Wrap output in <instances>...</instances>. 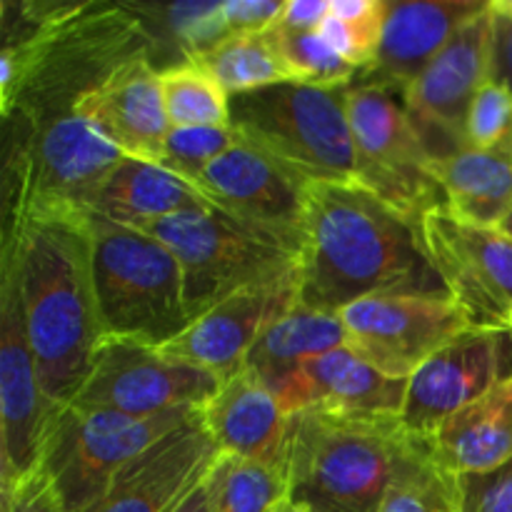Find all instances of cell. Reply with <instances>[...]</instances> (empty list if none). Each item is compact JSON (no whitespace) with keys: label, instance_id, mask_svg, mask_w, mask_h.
<instances>
[{"label":"cell","instance_id":"obj_1","mask_svg":"<svg viewBox=\"0 0 512 512\" xmlns=\"http://www.w3.org/2000/svg\"><path fill=\"white\" fill-rule=\"evenodd\" d=\"M388 293H445L420 218L358 180H310L298 303L340 313Z\"/></svg>","mask_w":512,"mask_h":512},{"label":"cell","instance_id":"obj_2","mask_svg":"<svg viewBox=\"0 0 512 512\" xmlns=\"http://www.w3.org/2000/svg\"><path fill=\"white\" fill-rule=\"evenodd\" d=\"M3 253L18 273L40 385L53 405L78 398L103 340L93 290L88 215L30 213L3 223Z\"/></svg>","mask_w":512,"mask_h":512},{"label":"cell","instance_id":"obj_3","mask_svg":"<svg viewBox=\"0 0 512 512\" xmlns=\"http://www.w3.org/2000/svg\"><path fill=\"white\" fill-rule=\"evenodd\" d=\"M413 440L400 418L300 410L283 460L288 500L310 512H383Z\"/></svg>","mask_w":512,"mask_h":512},{"label":"cell","instance_id":"obj_4","mask_svg":"<svg viewBox=\"0 0 512 512\" xmlns=\"http://www.w3.org/2000/svg\"><path fill=\"white\" fill-rule=\"evenodd\" d=\"M93 290L103 338L163 348L190 325L183 270L165 243L143 230L90 218Z\"/></svg>","mask_w":512,"mask_h":512},{"label":"cell","instance_id":"obj_5","mask_svg":"<svg viewBox=\"0 0 512 512\" xmlns=\"http://www.w3.org/2000/svg\"><path fill=\"white\" fill-rule=\"evenodd\" d=\"M143 233L168 245L178 258L190 323L238 290L295 270L303 248L298 240L213 203L158 220Z\"/></svg>","mask_w":512,"mask_h":512},{"label":"cell","instance_id":"obj_6","mask_svg":"<svg viewBox=\"0 0 512 512\" xmlns=\"http://www.w3.org/2000/svg\"><path fill=\"white\" fill-rule=\"evenodd\" d=\"M230 125L305 180H358L348 88L278 83L233 95Z\"/></svg>","mask_w":512,"mask_h":512},{"label":"cell","instance_id":"obj_7","mask_svg":"<svg viewBox=\"0 0 512 512\" xmlns=\"http://www.w3.org/2000/svg\"><path fill=\"white\" fill-rule=\"evenodd\" d=\"M203 408H178L153 418L68 405L50 415L40 470L48 475L60 512H83L110 480L155 443L198 418Z\"/></svg>","mask_w":512,"mask_h":512},{"label":"cell","instance_id":"obj_8","mask_svg":"<svg viewBox=\"0 0 512 512\" xmlns=\"http://www.w3.org/2000/svg\"><path fill=\"white\" fill-rule=\"evenodd\" d=\"M348 115L358 153V183L420 220L445 203L433 153L398 95L380 85L353 83Z\"/></svg>","mask_w":512,"mask_h":512},{"label":"cell","instance_id":"obj_9","mask_svg":"<svg viewBox=\"0 0 512 512\" xmlns=\"http://www.w3.org/2000/svg\"><path fill=\"white\" fill-rule=\"evenodd\" d=\"M50 415L53 405L30 348L15 263L0 253V498L40 468Z\"/></svg>","mask_w":512,"mask_h":512},{"label":"cell","instance_id":"obj_10","mask_svg":"<svg viewBox=\"0 0 512 512\" xmlns=\"http://www.w3.org/2000/svg\"><path fill=\"white\" fill-rule=\"evenodd\" d=\"M220 383L223 378L210 370L178 363L158 348L103 338L85 385L70 405L153 418L178 408H203Z\"/></svg>","mask_w":512,"mask_h":512},{"label":"cell","instance_id":"obj_11","mask_svg":"<svg viewBox=\"0 0 512 512\" xmlns=\"http://www.w3.org/2000/svg\"><path fill=\"white\" fill-rule=\"evenodd\" d=\"M423 238L443 288L470 323L508 330L512 318V235L460 218L448 205L423 215ZM510 333V330H508Z\"/></svg>","mask_w":512,"mask_h":512},{"label":"cell","instance_id":"obj_12","mask_svg":"<svg viewBox=\"0 0 512 512\" xmlns=\"http://www.w3.org/2000/svg\"><path fill=\"white\" fill-rule=\"evenodd\" d=\"M348 348L390 375L408 380L435 350L473 328L448 293H388L340 310Z\"/></svg>","mask_w":512,"mask_h":512},{"label":"cell","instance_id":"obj_13","mask_svg":"<svg viewBox=\"0 0 512 512\" xmlns=\"http://www.w3.org/2000/svg\"><path fill=\"white\" fill-rule=\"evenodd\" d=\"M493 33L495 23L488 3L483 13L450 38L400 98L435 163L468 145L465 120L470 103L493 78Z\"/></svg>","mask_w":512,"mask_h":512},{"label":"cell","instance_id":"obj_14","mask_svg":"<svg viewBox=\"0 0 512 512\" xmlns=\"http://www.w3.org/2000/svg\"><path fill=\"white\" fill-rule=\"evenodd\" d=\"M512 335L498 328H473L435 350L408 378L400 425L418 440H428L465 405L483 398L505 375V348Z\"/></svg>","mask_w":512,"mask_h":512},{"label":"cell","instance_id":"obj_15","mask_svg":"<svg viewBox=\"0 0 512 512\" xmlns=\"http://www.w3.org/2000/svg\"><path fill=\"white\" fill-rule=\"evenodd\" d=\"M308 183L245 138L235 140L195 180V188L213 205L303 245Z\"/></svg>","mask_w":512,"mask_h":512},{"label":"cell","instance_id":"obj_16","mask_svg":"<svg viewBox=\"0 0 512 512\" xmlns=\"http://www.w3.org/2000/svg\"><path fill=\"white\" fill-rule=\"evenodd\" d=\"M295 305L298 268L220 300L208 313L195 318L178 338L158 350L178 363L210 370L225 380L243 368L260 333Z\"/></svg>","mask_w":512,"mask_h":512},{"label":"cell","instance_id":"obj_17","mask_svg":"<svg viewBox=\"0 0 512 512\" xmlns=\"http://www.w3.org/2000/svg\"><path fill=\"white\" fill-rule=\"evenodd\" d=\"M218 455L198 415L125 465L83 512H173Z\"/></svg>","mask_w":512,"mask_h":512},{"label":"cell","instance_id":"obj_18","mask_svg":"<svg viewBox=\"0 0 512 512\" xmlns=\"http://www.w3.org/2000/svg\"><path fill=\"white\" fill-rule=\"evenodd\" d=\"M490 3V0H488ZM485 0H390L375 63L355 83L380 85L398 98L433 63L468 20L488 8Z\"/></svg>","mask_w":512,"mask_h":512},{"label":"cell","instance_id":"obj_19","mask_svg":"<svg viewBox=\"0 0 512 512\" xmlns=\"http://www.w3.org/2000/svg\"><path fill=\"white\" fill-rule=\"evenodd\" d=\"M408 380L390 378L348 345L335 348L280 380L273 388L288 415L300 410H335L353 415L400 418Z\"/></svg>","mask_w":512,"mask_h":512},{"label":"cell","instance_id":"obj_20","mask_svg":"<svg viewBox=\"0 0 512 512\" xmlns=\"http://www.w3.org/2000/svg\"><path fill=\"white\" fill-rule=\"evenodd\" d=\"M75 113L98 125L125 155L158 163L170 130L160 70L150 53L135 55L75 103Z\"/></svg>","mask_w":512,"mask_h":512},{"label":"cell","instance_id":"obj_21","mask_svg":"<svg viewBox=\"0 0 512 512\" xmlns=\"http://www.w3.org/2000/svg\"><path fill=\"white\" fill-rule=\"evenodd\" d=\"M200 418L220 455L283 465L290 415L255 370L243 365L228 375L203 405Z\"/></svg>","mask_w":512,"mask_h":512},{"label":"cell","instance_id":"obj_22","mask_svg":"<svg viewBox=\"0 0 512 512\" xmlns=\"http://www.w3.org/2000/svg\"><path fill=\"white\" fill-rule=\"evenodd\" d=\"M200 205H210V200L190 180L155 160L125 155L93 190L85 215L125 228L148 230L158 220Z\"/></svg>","mask_w":512,"mask_h":512},{"label":"cell","instance_id":"obj_23","mask_svg":"<svg viewBox=\"0 0 512 512\" xmlns=\"http://www.w3.org/2000/svg\"><path fill=\"white\" fill-rule=\"evenodd\" d=\"M430 458L453 478L480 475L512 458V373L445 420L428 440Z\"/></svg>","mask_w":512,"mask_h":512},{"label":"cell","instance_id":"obj_24","mask_svg":"<svg viewBox=\"0 0 512 512\" xmlns=\"http://www.w3.org/2000/svg\"><path fill=\"white\" fill-rule=\"evenodd\" d=\"M445 205L460 218L500 228L512 208V153L463 145L435 163Z\"/></svg>","mask_w":512,"mask_h":512},{"label":"cell","instance_id":"obj_25","mask_svg":"<svg viewBox=\"0 0 512 512\" xmlns=\"http://www.w3.org/2000/svg\"><path fill=\"white\" fill-rule=\"evenodd\" d=\"M343 345H348V335L340 313H323L298 303L260 333L245 358V368L255 370L273 390L300 365Z\"/></svg>","mask_w":512,"mask_h":512},{"label":"cell","instance_id":"obj_26","mask_svg":"<svg viewBox=\"0 0 512 512\" xmlns=\"http://www.w3.org/2000/svg\"><path fill=\"white\" fill-rule=\"evenodd\" d=\"M190 63L208 70L230 98L278 83H293L270 33H230Z\"/></svg>","mask_w":512,"mask_h":512},{"label":"cell","instance_id":"obj_27","mask_svg":"<svg viewBox=\"0 0 512 512\" xmlns=\"http://www.w3.org/2000/svg\"><path fill=\"white\" fill-rule=\"evenodd\" d=\"M210 512H278L288 500L283 465L218 455L205 475Z\"/></svg>","mask_w":512,"mask_h":512},{"label":"cell","instance_id":"obj_28","mask_svg":"<svg viewBox=\"0 0 512 512\" xmlns=\"http://www.w3.org/2000/svg\"><path fill=\"white\" fill-rule=\"evenodd\" d=\"M165 113L175 128H220L230 125V95L198 63L160 70Z\"/></svg>","mask_w":512,"mask_h":512},{"label":"cell","instance_id":"obj_29","mask_svg":"<svg viewBox=\"0 0 512 512\" xmlns=\"http://www.w3.org/2000/svg\"><path fill=\"white\" fill-rule=\"evenodd\" d=\"M383 512H463L455 478L430 458L423 440L415 438L405 453Z\"/></svg>","mask_w":512,"mask_h":512},{"label":"cell","instance_id":"obj_30","mask_svg":"<svg viewBox=\"0 0 512 512\" xmlns=\"http://www.w3.org/2000/svg\"><path fill=\"white\" fill-rule=\"evenodd\" d=\"M390 0H330V15L318 33L358 73L375 63Z\"/></svg>","mask_w":512,"mask_h":512},{"label":"cell","instance_id":"obj_31","mask_svg":"<svg viewBox=\"0 0 512 512\" xmlns=\"http://www.w3.org/2000/svg\"><path fill=\"white\" fill-rule=\"evenodd\" d=\"M268 33L293 83L315 85V88H350L360 75L343 55L330 48L318 30L298 33L275 23Z\"/></svg>","mask_w":512,"mask_h":512},{"label":"cell","instance_id":"obj_32","mask_svg":"<svg viewBox=\"0 0 512 512\" xmlns=\"http://www.w3.org/2000/svg\"><path fill=\"white\" fill-rule=\"evenodd\" d=\"M235 140H238V133L233 130V125H220V128H175L170 125L158 163L195 185L198 175L215 158H220L230 145H235Z\"/></svg>","mask_w":512,"mask_h":512},{"label":"cell","instance_id":"obj_33","mask_svg":"<svg viewBox=\"0 0 512 512\" xmlns=\"http://www.w3.org/2000/svg\"><path fill=\"white\" fill-rule=\"evenodd\" d=\"M465 140L480 150L512 153V88L490 78L473 98L465 120Z\"/></svg>","mask_w":512,"mask_h":512},{"label":"cell","instance_id":"obj_34","mask_svg":"<svg viewBox=\"0 0 512 512\" xmlns=\"http://www.w3.org/2000/svg\"><path fill=\"white\" fill-rule=\"evenodd\" d=\"M463 512H512V458L500 468L455 478Z\"/></svg>","mask_w":512,"mask_h":512},{"label":"cell","instance_id":"obj_35","mask_svg":"<svg viewBox=\"0 0 512 512\" xmlns=\"http://www.w3.org/2000/svg\"><path fill=\"white\" fill-rule=\"evenodd\" d=\"M283 8L285 0H225L223 15L230 33H268Z\"/></svg>","mask_w":512,"mask_h":512},{"label":"cell","instance_id":"obj_36","mask_svg":"<svg viewBox=\"0 0 512 512\" xmlns=\"http://www.w3.org/2000/svg\"><path fill=\"white\" fill-rule=\"evenodd\" d=\"M0 512H60V503L48 475L38 468L13 493L0 498Z\"/></svg>","mask_w":512,"mask_h":512},{"label":"cell","instance_id":"obj_37","mask_svg":"<svg viewBox=\"0 0 512 512\" xmlns=\"http://www.w3.org/2000/svg\"><path fill=\"white\" fill-rule=\"evenodd\" d=\"M328 15L330 0H285L278 25L285 30L308 33V30H320V25L328 20Z\"/></svg>","mask_w":512,"mask_h":512},{"label":"cell","instance_id":"obj_38","mask_svg":"<svg viewBox=\"0 0 512 512\" xmlns=\"http://www.w3.org/2000/svg\"><path fill=\"white\" fill-rule=\"evenodd\" d=\"M493 23V80H500L512 88V18L493 15Z\"/></svg>","mask_w":512,"mask_h":512},{"label":"cell","instance_id":"obj_39","mask_svg":"<svg viewBox=\"0 0 512 512\" xmlns=\"http://www.w3.org/2000/svg\"><path fill=\"white\" fill-rule=\"evenodd\" d=\"M173 512H210L208 505V488H205V478L185 495L183 503L178 505Z\"/></svg>","mask_w":512,"mask_h":512},{"label":"cell","instance_id":"obj_40","mask_svg":"<svg viewBox=\"0 0 512 512\" xmlns=\"http://www.w3.org/2000/svg\"><path fill=\"white\" fill-rule=\"evenodd\" d=\"M490 10L500 18H512V0H490Z\"/></svg>","mask_w":512,"mask_h":512},{"label":"cell","instance_id":"obj_41","mask_svg":"<svg viewBox=\"0 0 512 512\" xmlns=\"http://www.w3.org/2000/svg\"><path fill=\"white\" fill-rule=\"evenodd\" d=\"M278 512H310V510H305V508H300V505H293L290 500H285V503L278 508Z\"/></svg>","mask_w":512,"mask_h":512},{"label":"cell","instance_id":"obj_42","mask_svg":"<svg viewBox=\"0 0 512 512\" xmlns=\"http://www.w3.org/2000/svg\"><path fill=\"white\" fill-rule=\"evenodd\" d=\"M500 228H503V230H505V233H508V235H512V208H510L508 218H505V220H503V225H500Z\"/></svg>","mask_w":512,"mask_h":512},{"label":"cell","instance_id":"obj_43","mask_svg":"<svg viewBox=\"0 0 512 512\" xmlns=\"http://www.w3.org/2000/svg\"><path fill=\"white\" fill-rule=\"evenodd\" d=\"M508 330H510V335H512V318H510V328Z\"/></svg>","mask_w":512,"mask_h":512}]
</instances>
